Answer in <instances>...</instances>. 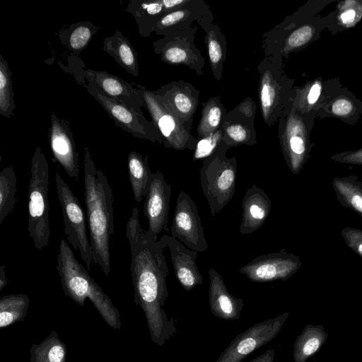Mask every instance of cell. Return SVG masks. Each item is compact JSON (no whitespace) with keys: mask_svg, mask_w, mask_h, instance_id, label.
I'll return each mask as SVG.
<instances>
[{"mask_svg":"<svg viewBox=\"0 0 362 362\" xmlns=\"http://www.w3.org/2000/svg\"><path fill=\"white\" fill-rule=\"evenodd\" d=\"M126 237L130 247L134 302L145 314L153 341L162 345L170 331L162 308L168 298L166 245L158 235L141 228L136 206L127 221Z\"/></svg>","mask_w":362,"mask_h":362,"instance_id":"obj_1","label":"cell"},{"mask_svg":"<svg viewBox=\"0 0 362 362\" xmlns=\"http://www.w3.org/2000/svg\"><path fill=\"white\" fill-rule=\"evenodd\" d=\"M84 199L93 262L105 275L110 272V240L114 233V197L107 176L84 149Z\"/></svg>","mask_w":362,"mask_h":362,"instance_id":"obj_2","label":"cell"},{"mask_svg":"<svg viewBox=\"0 0 362 362\" xmlns=\"http://www.w3.org/2000/svg\"><path fill=\"white\" fill-rule=\"evenodd\" d=\"M56 269L66 297L81 306H84L86 300L88 298L110 327L120 329L119 310L88 271L76 259L64 239L60 240Z\"/></svg>","mask_w":362,"mask_h":362,"instance_id":"obj_3","label":"cell"},{"mask_svg":"<svg viewBox=\"0 0 362 362\" xmlns=\"http://www.w3.org/2000/svg\"><path fill=\"white\" fill-rule=\"evenodd\" d=\"M49 167L37 146L31 160L28 185V235L34 246L41 250L48 245L51 229L48 202Z\"/></svg>","mask_w":362,"mask_h":362,"instance_id":"obj_4","label":"cell"},{"mask_svg":"<svg viewBox=\"0 0 362 362\" xmlns=\"http://www.w3.org/2000/svg\"><path fill=\"white\" fill-rule=\"evenodd\" d=\"M236 178L235 158L228 159L223 152L216 151L203 159L200 169V184L213 216L232 199L235 191Z\"/></svg>","mask_w":362,"mask_h":362,"instance_id":"obj_5","label":"cell"},{"mask_svg":"<svg viewBox=\"0 0 362 362\" xmlns=\"http://www.w3.org/2000/svg\"><path fill=\"white\" fill-rule=\"evenodd\" d=\"M55 182L66 240L79 253L89 271L93 262V252L87 233V218L77 197L57 172L55 173Z\"/></svg>","mask_w":362,"mask_h":362,"instance_id":"obj_6","label":"cell"},{"mask_svg":"<svg viewBox=\"0 0 362 362\" xmlns=\"http://www.w3.org/2000/svg\"><path fill=\"white\" fill-rule=\"evenodd\" d=\"M170 231L173 238L193 251L204 252L209 247L197 205L183 190L177 195Z\"/></svg>","mask_w":362,"mask_h":362,"instance_id":"obj_7","label":"cell"},{"mask_svg":"<svg viewBox=\"0 0 362 362\" xmlns=\"http://www.w3.org/2000/svg\"><path fill=\"white\" fill-rule=\"evenodd\" d=\"M301 266L299 256L281 249L255 257L241 267L239 272L252 281L262 283L285 281L296 274Z\"/></svg>","mask_w":362,"mask_h":362,"instance_id":"obj_8","label":"cell"},{"mask_svg":"<svg viewBox=\"0 0 362 362\" xmlns=\"http://www.w3.org/2000/svg\"><path fill=\"white\" fill-rule=\"evenodd\" d=\"M295 107L290 112L281 138L283 154L291 172L298 175L310 158L313 144L310 141L305 119Z\"/></svg>","mask_w":362,"mask_h":362,"instance_id":"obj_9","label":"cell"},{"mask_svg":"<svg viewBox=\"0 0 362 362\" xmlns=\"http://www.w3.org/2000/svg\"><path fill=\"white\" fill-rule=\"evenodd\" d=\"M361 115L362 102L349 90L342 88L339 79L325 82L317 117H334L353 125Z\"/></svg>","mask_w":362,"mask_h":362,"instance_id":"obj_10","label":"cell"},{"mask_svg":"<svg viewBox=\"0 0 362 362\" xmlns=\"http://www.w3.org/2000/svg\"><path fill=\"white\" fill-rule=\"evenodd\" d=\"M172 187L160 170L153 173L149 189L144 203L143 212L151 233L158 235L168 232V214Z\"/></svg>","mask_w":362,"mask_h":362,"instance_id":"obj_11","label":"cell"},{"mask_svg":"<svg viewBox=\"0 0 362 362\" xmlns=\"http://www.w3.org/2000/svg\"><path fill=\"white\" fill-rule=\"evenodd\" d=\"M288 316L286 313L276 319L257 325L239 335L217 362H240L245 356L274 338Z\"/></svg>","mask_w":362,"mask_h":362,"instance_id":"obj_12","label":"cell"},{"mask_svg":"<svg viewBox=\"0 0 362 362\" xmlns=\"http://www.w3.org/2000/svg\"><path fill=\"white\" fill-rule=\"evenodd\" d=\"M49 144L55 160L66 175L76 182L79 177L78 153L76 150L73 133L69 123L59 119L54 113L51 115V127L49 134Z\"/></svg>","mask_w":362,"mask_h":362,"instance_id":"obj_13","label":"cell"},{"mask_svg":"<svg viewBox=\"0 0 362 362\" xmlns=\"http://www.w3.org/2000/svg\"><path fill=\"white\" fill-rule=\"evenodd\" d=\"M87 88L113 119L117 126L135 137L154 140L147 133L144 124L141 122V119L144 118H142L141 113L109 97L90 82Z\"/></svg>","mask_w":362,"mask_h":362,"instance_id":"obj_14","label":"cell"},{"mask_svg":"<svg viewBox=\"0 0 362 362\" xmlns=\"http://www.w3.org/2000/svg\"><path fill=\"white\" fill-rule=\"evenodd\" d=\"M160 239L168 248L175 276L182 288L187 291L203 282V277L197 265V253L187 248L169 235Z\"/></svg>","mask_w":362,"mask_h":362,"instance_id":"obj_15","label":"cell"},{"mask_svg":"<svg viewBox=\"0 0 362 362\" xmlns=\"http://www.w3.org/2000/svg\"><path fill=\"white\" fill-rule=\"evenodd\" d=\"M143 98L155 124L170 146L177 150L194 148L189 141L188 136L184 133L178 120L170 113L158 96L144 91Z\"/></svg>","mask_w":362,"mask_h":362,"instance_id":"obj_16","label":"cell"},{"mask_svg":"<svg viewBox=\"0 0 362 362\" xmlns=\"http://www.w3.org/2000/svg\"><path fill=\"white\" fill-rule=\"evenodd\" d=\"M88 81L105 94L141 113L139 107L144 101L143 93L126 81L110 74L91 69L85 71Z\"/></svg>","mask_w":362,"mask_h":362,"instance_id":"obj_17","label":"cell"},{"mask_svg":"<svg viewBox=\"0 0 362 362\" xmlns=\"http://www.w3.org/2000/svg\"><path fill=\"white\" fill-rule=\"evenodd\" d=\"M271 200L265 191L256 185L248 188L242 202L241 235H250L262 227L268 218Z\"/></svg>","mask_w":362,"mask_h":362,"instance_id":"obj_18","label":"cell"},{"mask_svg":"<svg viewBox=\"0 0 362 362\" xmlns=\"http://www.w3.org/2000/svg\"><path fill=\"white\" fill-rule=\"evenodd\" d=\"M209 296L211 310L226 317L235 316L243 306V300L230 293L222 276L215 269H209Z\"/></svg>","mask_w":362,"mask_h":362,"instance_id":"obj_19","label":"cell"},{"mask_svg":"<svg viewBox=\"0 0 362 362\" xmlns=\"http://www.w3.org/2000/svg\"><path fill=\"white\" fill-rule=\"evenodd\" d=\"M325 19V28L332 35L354 28L362 19V0L337 1L335 9Z\"/></svg>","mask_w":362,"mask_h":362,"instance_id":"obj_20","label":"cell"},{"mask_svg":"<svg viewBox=\"0 0 362 362\" xmlns=\"http://www.w3.org/2000/svg\"><path fill=\"white\" fill-rule=\"evenodd\" d=\"M128 172L134 199L141 202L148 194L153 173L148 165V157L135 151L128 156Z\"/></svg>","mask_w":362,"mask_h":362,"instance_id":"obj_21","label":"cell"},{"mask_svg":"<svg viewBox=\"0 0 362 362\" xmlns=\"http://www.w3.org/2000/svg\"><path fill=\"white\" fill-rule=\"evenodd\" d=\"M327 337L322 325L308 324L294 343V362H306L320 351Z\"/></svg>","mask_w":362,"mask_h":362,"instance_id":"obj_22","label":"cell"},{"mask_svg":"<svg viewBox=\"0 0 362 362\" xmlns=\"http://www.w3.org/2000/svg\"><path fill=\"white\" fill-rule=\"evenodd\" d=\"M340 204L362 217V180L357 175L334 177L332 182Z\"/></svg>","mask_w":362,"mask_h":362,"instance_id":"obj_23","label":"cell"},{"mask_svg":"<svg viewBox=\"0 0 362 362\" xmlns=\"http://www.w3.org/2000/svg\"><path fill=\"white\" fill-rule=\"evenodd\" d=\"M325 27V17L316 15L309 18L286 37L284 50L293 51L309 45L319 39Z\"/></svg>","mask_w":362,"mask_h":362,"instance_id":"obj_24","label":"cell"},{"mask_svg":"<svg viewBox=\"0 0 362 362\" xmlns=\"http://www.w3.org/2000/svg\"><path fill=\"white\" fill-rule=\"evenodd\" d=\"M104 49L129 74L137 76L136 54L119 31L117 30L112 36L105 38Z\"/></svg>","mask_w":362,"mask_h":362,"instance_id":"obj_25","label":"cell"},{"mask_svg":"<svg viewBox=\"0 0 362 362\" xmlns=\"http://www.w3.org/2000/svg\"><path fill=\"white\" fill-rule=\"evenodd\" d=\"M67 349L57 333L52 331L39 344H33L30 362H66Z\"/></svg>","mask_w":362,"mask_h":362,"instance_id":"obj_26","label":"cell"},{"mask_svg":"<svg viewBox=\"0 0 362 362\" xmlns=\"http://www.w3.org/2000/svg\"><path fill=\"white\" fill-rule=\"evenodd\" d=\"M30 299L24 293L9 294L0 298V327L23 321L29 308Z\"/></svg>","mask_w":362,"mask_h":362,"instance_id":"obj_27","label":"cell"},{"mask_svg":"<svg viewBox=\"0 0 362 362\" xmlns=\"http://www.w3.org/2000/svg\"><path fill=\"white\" fill-rule=\"evenodd\" d=\"M17 177L12 165L0 173V224L15 208L17 202Z\"/></svg>","mask_w":362,"mask_h":362,"instance_id":"obj_28","label":"cell"},{"mask_svg":"<svg viewBox=\"0 0 362 362\" xmlns=\"http://www.w3.org/2000/svg\"><path fill=\"white\" fill-rule=\"evenodd\" d=\"M325 82L322 78H315L308 81L303 87L299 89L298 93L294 100L295 108L301 115L315 114L322 95Z\"/></svg>","mask_w":362,"mask_h":362,"instance_id":"obj_29","label":"cell"},{"mask_svg":"<svg viewBox=\"0 0 362 362\" xmlns=\"http://www.w3.org/2000/svg\"><path fill=\"white\" fill-rule=\"evenodd\" d=\"M11 76L8 64L0 54V113L7 117L15 108Z\"/></svg>","mask_w":362,"mask_h":362,"instance_id":"obj_30","label":"cell"},{"mask_svg":"<svg viewBox=\"0 0 362 362\" xmlns=\"http://www.w3.org/2000/svg\"><path fill=\"white\" fill-rule=\"evenodd\" d=\"M277 96L276 86L270 75L264 74L260 89V101L264 116L269 115L274 106Z\"/></svg>","mask_w":362,"mask_h":362,"instance_id":"obj_31","label":"cell"},{"mask_svg":"<svg viewBox=\"0 0 362 362\" xmlns=\"http://www.w3.org/2000/svg\"><path fill=\"white\" fill-rule=\"evenodd\" d=\"M221 139V133L217 132L212 133L200 139L194 148L193 160H197L204 159L216 151Z\"/></svg>","mask_w":362,"mask_h":362,"instance_id":"obj_32","label":"cell"},{"mask_svg":"<svg viewBox=\"0 0 362 362\" xmlns=\"http://www.w3.org/2000/svg\"><path fill=\"white\" fill-rule=\"evenodd\" d=\"M221 118V110L215 105L209 106L204 111L200 124L199 131L202 135L208 136L218 127Z\"/></svg>","mask_w":362,"mask_h":362,"instance_id":"obj_33","label":"cell"},{"mask_svg":"<svg viewBox=\"0 0 362 362\" xmlns=\"http://www.w3.org/2000/svg\"><path fill=\"white\" fill-rule=\"evenodd\" d=\"M93 33L90 26L81 23L76 27L69 37V44L74 50L82 49L89 42Z\"/></svg>","mask_w":362,"mask_h":362,"instance_id":"obj_34","label":"cell"},{"mask_svg":"<svg viewBox=\"0 0 362 362\" xmlns=\"http://www.w3.org/2000/svg\"><path fill=\"white\" fill-rule=\"evenodd\" d=\"M341 235L348 247L362 257V230L346 227L341 230Z\"/></svg>","mask_w":362,"mask_h":362,"instance_id":"obj_35","label":"cell"},{"mask_svg":"<svg viewBox=\"0 0 362 362\" xmlns=\"http://www.w3.org/2000/svg\"><path fill=\"white\" fill-rule=\"evenodd\" d=\"M330 158L341 163L362 165V147L355 151L337 153L330 156Z\"/></svg>","mask_w":362,"mask_h":362,"instance_id":"obj_36","label":"cell"},{"mask_svg":"<svg viewBox=\"0 0 362 362\" xmlns=\"http://www.w3.org/2000/svg\"><path fill=\"white\" fill-rule=\"evenodd\" d=\"M172 103L176 110L182 115H187L193 110V103L190 98L182 92L175 93L172 97Z\"/></svg>","mask_w":362,"mask_h":362,"instance_id":"obj_37","label":"cell"},{"mask_svg":"<svg viewBox=\"0 0 362 362\" xmlns=\"http://www.w3.org/2000/svg\"><path fill=\"white\" fill-rule=\"evenodd\" d=\"M226 134L231 141L236 144L245 143L248 141L246 129L240 124H232L226 128Z\"/></svg>","mask_w":362,"mask_h":362,"instance_id":"obj_38","label":"cell"},{"mask_svg":"<svg viewBox=\"0 0 362 362\" xmlns=\"http://www.w3.org/2000/svg\"><path fill=\"white\" fill-rule=\"evenodd\" d=\"M186 52L178 47H170L164 52L165 59L170 63H181L187 59Z\"/></svg>","mask_w":362,"mask_h":362,"instance_id":"obj_39","label":"cell"},{"mask_svg":"<svg viewBox=\"0 0 362 362\" xmlns=\"http://www.w3.org/2000/svg\"><path fill=\"white\" fill-rule=\"evenodd\" d=\"M209 55L211 62L217 64L222 58V50L219 43L214 38H210L208 43Z\"/></svg>","mask_w":362,"mask_h":362,"instance_id":"obj_40","label":"cell"},{"mask_svg":"<svg viewBox=\"0 0 362 362\" xmlns=\"http://www.w3.org/2000/svg\"><path fill=\"white\" fill-rule=\"evenodd\" d=\"M140 7L150 16L158 14L165 8L162 1L141 2Z\"/></svg>","mask_w":362,"mask_h":362,"instance_id":"obj_41","label":"cell"},{"mask_svg":"<svg viewBox=\"0 0 362 362\" xmlns=\"http://www.w3.org/2000/svg\"><path fill=\"white\" fill-rule=\"evenodd\" d=\"M185 14V11L180 10L171 12L163 16L159 21V24L163 27L172 25L182 19Z\"/></svg>","mask_w":362,"mask_h":362,"instance_id":"obj_42","label":"cell"},{"mask_svg":"<svg viewBox=\"0 0 362 362\" xmlns=\"http://www.w3.org/2000/svg\"><path fill=\"white\" fill-rule=\"evenodd\" d=\"M162 2L165 9H169L180 4L186 3L185 1L182 0H163Z\"/></svg>","mask_w":362,"mask_h":362,"instance_id":"obj_43","label":"cell"},{"mask_svg":"<svg viewBox=\"0 0 362 362\" xmlns=\"http://www.w3.org/2000/svg\"><path fill=\"white\" fill-rule=\"evenodd\" d=\"M274 356V351L267 352L265 354L260 356L258 358L250 362H272Z\"/></svg>","mask_w":362,"mask_h":362,"instance_id":"obj_44","label":"cell"},{"mask_svg":"<svg viewBox=\"0 0 362 362\" xmlns=\"http://www.w3.org/2000/svg\"><path fill=\"white\" fill-rule=\"evenodd\" d=\"M5 267V265H1L0 267V291H1L7 284Z\"/></svg>","mask_w":362,"mask_h":362,"instance_id":"obj_45","label":"cell"}]
</instances>
